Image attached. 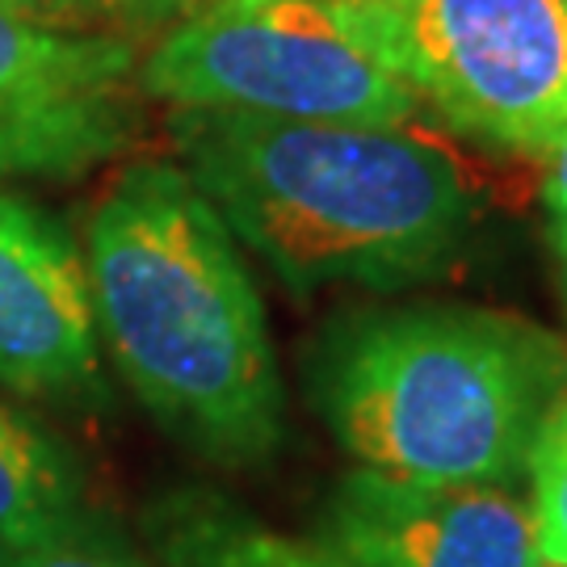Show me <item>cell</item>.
<instances>
[{"label":"cell","mask_w":567,"mask_h":567,"mask_svg":"<svg viewBox=\"0 0 567 567\" xmlns=\"http://www.w3.org/2000/svg\"><path fill=\"white\" fill-rule=\"evenodd\" d=\"M311 404L358 466L429 480H526L550 408L567 395V341L466 303L349 311L311 349Z\"/></svg>","instance_id":"obj_3"},{"label":"cell","mask_w":567,"mask_h":567,"mask_svg":"<svg viewBox=\"0 0 567 567\" xmlns=\"http://www.w3.org/2000/svg\"><path fill=\"white\" fill-rule=\"evenodd\" d=\"M526 480L543 567H567V395L550 408L529 454Z\"/></svg>","instance_id":"obj_11"},{"label":"cell","mask_w":567,"mask_h":567,"mask_svg":"<svg viewBox=\"0 0 567 567\" xmlns=\"http://www.w3.org/2000/svg\"><path fill=\"white\" fill-rule=\"evenodd\" d=\"M25 4H34L39 13L63 25L126 34V25H173L198 0H25Z\"/></svg>","instance_id":"obj_12"},{"label":"cell","mask_w":567,"mask_h":567,"mask_svg":"<svg viewBox=\"0 0 567 567\" xmlns=\"http://www.w3.org/2000/svg\"><path fill=\"white\" fill-rule=\"evenodd\" d=\"M173 161L295 295L442 278L475 227L463 161L416 122L265 118L173 110Z\"/></svg>","instance_id":"obj_2"},{"label":"cell","mask_w":567,"mask_h":567,"mask_svg":"<svg viewBox=\"0 0 567 567\" xmlns=\"http://www.w3.org/2000/svg\"><path fill=\"white\" fill-rule=\"evenodd\" d=\"M450 131L543 156L567 131V0H344Z\"/></svg>","instance_id":"obj_5"},{"label":"cell","mask_w":567,"mask_h":567,"mask_svg":"<svg viewBox=\"0 0 567 567\" xmlns=\"http://www.w3.org/2000/svg\"><path fill=\"white\" fill-rule=\"evenodd\" d=\"M140 89L168 110L404 126L421 97L344 0H198L140 60Z\"/></svg>","instance_id":"obj_4"},{"label":"cell","mask_w":567,"mask_h":567,"mask_svg":"<svg viewBox=\"0 0 567 567\" xmlns=\"http://www.w3.org/2000/svg\"><path fill=\"white\" fill-rule=\"evenodd\" d=\"M0 567H140L110 543H51V547H0Z\"/></svg>","instance_id":"obj_14"},{"label":"cell","mask_w":567,"mask_h":567,"mask_svg":"<svg viewBox=\"0 0 567 567\" xmlns=\"http://www.w3.org/2000/svg\"><path fill=\"white\" fill-rule=\"evenodd\" d=\"M164 567H353L316 538H290L206 487H177L143 513Z\"/></svg>","instance_id":"obj_10"},{"label":"cell","mask_w":567,"mask_h":567,"mask_svg":"<svg viewBox=\"0 0 567 567\" xmlns=\"http://www.w3.org/2000/svg\"><path fill=\"white\" fill-rule=\"evenodd\" d=\"M140 47L0 0V182L76 177L135 131Z\"/></svg>","instance_id":"obj_6"},{"label":"cell","mask_w":567,"mask_h":567,"mask_svg":"<svg viewBox=\"0 0 567 567\" xmlns=\"http://www.w3.org/2000/svg\"><path fill=\"white\" fill-rule=\"evenodd\" d=\"M311 538L353 567H543L529 501L513 487L429 484L370 466L328 487Z\"/></svg>","instance_id":"obj_7"},{"label":"cell","mask_w":567,"mask_h":567,"mask_svg":"<svg viewBox=\"0 0 567 567\" xmlns=\"http://www.w3.org/2000/svg\"><path fill=\"white\" fill-rule=\"evenodd\" d=\"M97 341L164 433L227 471L286 442V383L240 240L177 161L118 168L84 227Z\"/></svg>","instance_id":"obj_1"},{"label":"cell","mask_w":567,"mask_h":567,"mask_svg":"<svg viewBox=\"0 0 567 567\" xmlns=\"http://www.w3.org/2000/svg\"><path fill=\"white\" fill-rule=\"evenodd\" d=\"M110 543L81 463L0 400V547Z\"/></svg>","instance_id":"obj_9"},{"label":"cell","mask_w":567,"mask_h":567,"mask_svg":"<svg viewBox=\"0 0 567 567\" xmlns=\"http://www.w3.org/2000/svg\"><path fill=\"white\" fill-rule=\"evenodd\" d=\"M543 161V210H547V244L555 278H559V299L567 316V131L550 143Z\"/></svg>","instance_id":"obj_13"},{"label":"cell","mask_w":567,"mask_h":567,"mask_svg":"<svg viewBox=\"0 0 567 567\" xmlns=\"http://www.w3.org/2000/svg\"><path fill=\"white\" fill-rule=\"evenodd\" d=\"M0 386L55 404L102 395L81 244L9 182H0Z\"/></svg>","instance_id":"obj_8"}]
</instances>
